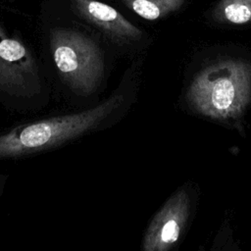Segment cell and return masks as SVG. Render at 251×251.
<instances>
[{"label": "cell", "instance_id": "7a4b0ae2", "mask_svg": "<svg viewBox=\"0 0 251 251\" xmlns=\"http://www.w3.org/2000/svg\"><path fill=\"white\" fill-rule=\"evenodd\" d=\"M137 71H126L118 88L101 103L72 114L19 125L0 134V161L46 151L118 123L137 95Z\"/></svg>", "mask_w": 251, "mask_h": 251}, {"label": "cell", "instance_id": "8992f818", "mask_svg": "<svg viewBox=\"0 0 251 251\" xmlns=\"http://www.w3.org/2000/svg\"><path fill=\"white\" fill-rule=\"evenodd\" d=\"M74 12L118 47H135L143 32L116 9L97 0H71Z\"/></svg>", "mask_w": 251, "mask_h": 251}, {"label": "cell", "instance_id": "ba28073f", "mask_svg": "<svg viewBox=\"0 0 251 251\" xmlns=\"http://www.w3.org/2000/svg\"><path fill=\"white\" fill-rule=\"evenodd\" d=\"M226 20L233 25H244L251 21V8L241 2H232L224 10Z\"/></svg>", "mask_w": 251, "mask_h": 251}, {"label": "cell", "instance_id": "9c48e42d", "mask_svg": "<svg viewBox=\"0 0 251 251\" xmlns=\"http://www.w3.org/2000/svg\"><path fill=\"white\" fill-rule=\"evenodd\" d=\"M4 183H5V177L3 176H0V196L4 189Z\"/></svg>", "mask_w": 251, "mask_h": 251}, {"label": "cell", "instance_id": "3957f363", "mask_svg": "<svg viewBox=\"0 0 251 251\" xmlns=\"http://www.w3.org/2000/svg\"><path fill=\"white\" fill-rule=\"evenodd\" d=\"M50 54L62 82L77 95L95 93L106 76V62L99 44L86 33L56 27L50 32Z\"/></svg>", "mask_w": 251, "mask_h": 251}, {"label": "cell", "instance_id": "277c9868", "mask_svg": "<svg viewBox=\"0 0 251 251\" xmlns=\"http://www.w3.org/2000/svg\"><path fill=\"white\" fill-rule=\"evenodd\" d=\"M45 89V76L32 52L0 25V97L16 104L33 103L43 98Z\"/></svg>", "mask_w": 251, "mask_h": 251}, {"label": "cell", "instance_id": "6da1fadb", "mask_svg": "<svg viewBox=\"0 0 251 251\" xmlns=\"http://www.w3.org/2000/svg\"><path fill=\"white\" fill-rule=\"evenodd\" d=\"M178 104L187 115L246 136L251 110V53L219 49L185 68Z\"/></svg>", "mask_w": 251, "mask_h": 251}, {"label": "cell", "instance_id": "5b68a950", "mask_svg": "<svg viewBox=\"0 0 251 251\" xmlns=\"http://www.w3.org/2000/svg\"><path fill=\"white\" fill-rule=\"evenodd\" d=\"M199 202L198 185L185 181L164 202L143 234V251H170L181 243L189 230Z\"/></svg>", "mask_w": 251, "mask_h": 251}, {"label": "cell", "instance_id": "52a82bcc", "mask_svg": "<svg viewBox=\"0 0 251 251\" xmlns=\"http://www.w3.org/2000/svg\"><path fill=\"white\" fill-rule=\"evenodd\" d=\"M123 2L139 17L155 21L172 11L176 0H123Z\"/></svg>", "mask_w": 251, "mask_h": 251}]
</instances>
